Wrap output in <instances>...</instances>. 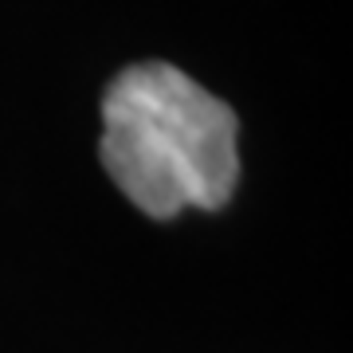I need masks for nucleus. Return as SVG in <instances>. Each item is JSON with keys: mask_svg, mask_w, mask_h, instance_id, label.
<instances>
[{"mask_svg": "<svg viewBox=\"0 0 353 353\" xmlns=\"http://www.w3.org/2000/svg\"><path fill=\"white\" fill-rule=\"evenodd\" d=\"M99 157L118 192L153 220L220 212L240 185V118L181 67L141 59L102 94Z\"/></svg>", "mask_w": 353, "mask_h": 353, "instance_id": "f257e3e1", "label": "nucleus"}]
</instances>
